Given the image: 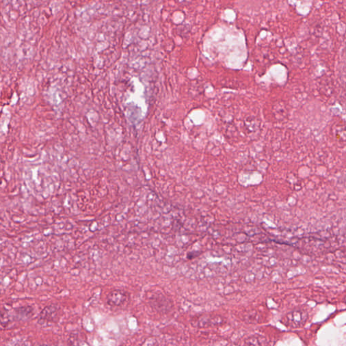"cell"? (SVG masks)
<instances>
[{
	"mask_svg": "<svg viewBox=\"0 0 346 346\" xmlns=\"http://www.w3.org/2000/svg\"><path fill=\"white\" fill-rule=\"evenodd\" d=\"M308 320V314L304 311H293L287 314L283 322L292 329L303 327Z\"/></svg>",
	"mask_w": 346,
	"mask_h": 346,
	"instance_id": "3",
	"label": "cell"
},
{
	"mask_svg": "<svg viewBox=\"0 0 346 346\" xmlns=\"http://www.w3.org/2000/svg\"><path fill=\"white\" fill-rule=\"evenodd\" d=\"M148 302L155 311L162 314L169 313L173 308V301L163 295L151 297Z\"/></svg>",
	"mask_w": 346,
	"mask_h": 346,
	"instance_id": "4",
	"label": "cell"
},
{
	"mask_svg": "<svg viewBox=\"0 0 346 346\" xmlns=\"http://www.w3.org/2000/svg\"><path fill=\"white\" fill-rule=\"evenodd\" d=\"M60 308L57 304H52L46 306L39 314L38 323L41 325H49V324L57 322L59 318Z\"/></svg>",
	"mask_w": 346,
	"mask_h": 346,
	"instance_id": "2",
	"label": "cell"
},
{
	"mask_svg": "<svg viewBox=\"0 0 346 346\" xmlns=\"http://www.w3.org/2000/svg\"><path fill=\"white\" fill-rule=\"evenodd\" d=\"M33 314V308L30 306H23V307L14 308L12 312L8 311L10 322L12 320L20 321V320H27V319L31 318Z\"/></svg>",
	"mask_w": 346,
	"mask_h": 346,
	"instance_id": "6",
	"label": "cell"
},
{
	"mask_svg": "<svg viewBox=\"0 0 346 346\" xmlns=\"http://www.w3.org/2000/svg\"><path fill=\"white\" fill-rule=\"evenodd\" d=\"M129 295L127 291L123 290H115L108 295L106 302L112 307H120L124 305L129 300Z\"/></svg>",
	"mask_w": 346,
	"mask_h": 346,
	"instance_id": "5",
	"label": "cell"
},
{
	"mask_svg": "<svg viewBox=\"0 0 346 346\" xmlns=\"http://www.w3.org/2000/svg\"><path fill=\"white\" fill-rule=\"evenodd\" d=\"M227 319L219 315L205 314L192 318V325L197 328L218 327L226 323Z\"/></svg>",
	"mask_w": 346,
	"mask_h": 346,
	"instance_id": "1",
	"label": "cell"
},
{
	"mask_svg": "<svg viewBox=\"0 0 346 346\" xmlns=\"http://www.w3.org/2000/svg\"><path fill=\"white\" fill-rule=\"evenodd\" d=\"M246 346H267V342L264 337L260 335H254L247 339L246 342Z\"/></svg>",
	"mask_w": 346,
	"mask_h": 346,
	"instance_id": "7",
	"label": "cell"
},
{
	"mask_svg": "<svg viewBox=\"0 0 346 346\" xmlns=\"http://www.w3.org/2000/svg\"></svg>",
	"mask_w": 346,
	"mask_h": 346,
	"instance_id": "8",
	"label": "cell"
}]
</instances>
